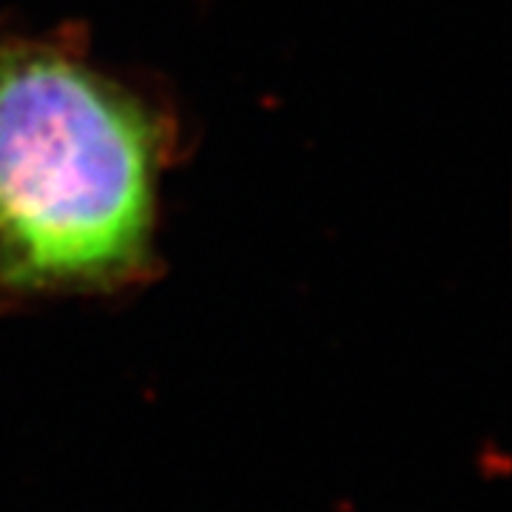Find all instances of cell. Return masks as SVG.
Wrapping results in <instances>:
<instances>
[{
    "instance_id": "6da1fadb",
    "label": "cell",
    "mask_w": 512,
    "mask_h": 512,
    "mask_svg": "<svg viewBox=\"0 0 512 512\" xmlns=\"http://www.w3.org/2000/svg\"><path fill=\"white\" fill-rule=\"evenodd\" d=\"M163 123L55 37L0 40V296L143 285Z\"/></svg>"
}]
</instances>
